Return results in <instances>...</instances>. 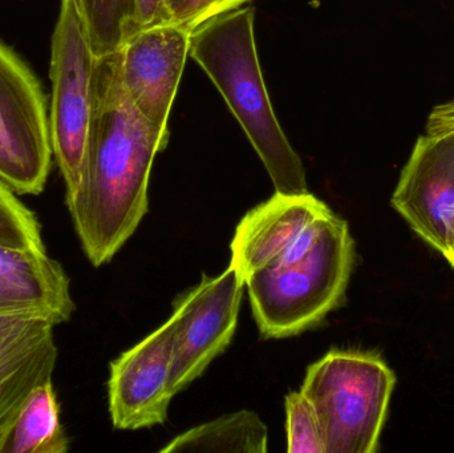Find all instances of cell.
Listing matches in <instances>:
<instances>
[{
    "mask_svg": "<svg viewBox=\"0 0 454 453\" xmlns=\"http://www.w3.org/2000/svg\"><path fill=\"white\" fill-rule=\"evenodd\" d=\"M175 340L170 318L112 362L108 401L114 428L140 430L165 423L175 396L170 390Z\"/></svg>",
    "mask_w": 454,
    "mask_h": 453,
    "instance_id": "8",
    "label": "cell"
},
{
    "mask_svg": "<svg viewBox=\"0 0 454 453\" xmlns=\"http://www.w3.org/2000/svg\"><path fill=\"white\" fill-rule=\"evenodd\" d=\"M18 194L0 181V245L16 249L45 250L42 225Z\"/></svg>",
    "mask_w": 454,
    "mask_h": 453,
    "instance_id": "17",
    "label": "cell"
},
{
    "mask_svg": "<svg viewBox=\"0 0 454 453\" xmlns=\"http://www.w3.org/2000/svg\"><path fill=\"white\" fill-rule=\"evenodd\" d=\"M354 263L348 223L330 210L245 279L261 334L280 340L322 324L343 302Z\"/></svg>",
    "mask_w": 454,
    "mask_h": 453,
    "instance_id": "2",
    "label": "cell"
},
{
    "mask_svg": "<svg viewBox=\"0 0 454 453\" xmlns=\"http://www.w3.org/2000/svg\"><path fill=\"white\" fill-rule=\"evenodd\" d=\"M56 324L44 316L0 314V433L26 396L52 379Z\"/></svg>",
    "mask_w": 454,
    "mask_h": 453,
    "instance_id": "12",
    "label": "cell"
},
{
    "mask_svg": "<svg viewBox=\"0 0 454 453\" xmlns=\"http://www.w3.org/2000/svg\"><path fill=\"white\" fill-rule=\"evenodd\" d=\"M69 439L60 422L52 379L37 385L0 433V453H66Z\"/></svg>",
    "mask_w": 454,
    "mask_h": 453,
    "instance_id": "14",
    "label": "cell"
},
{
    "mask_svg": "<svg viewBox=\"0 0 454 453\" xmlns=\"http://www.w3.org/2000/svg\"><path fill=\"white\" fill-rule=\"evenodd\" d=\"M395 385L372 353L333 350L311 364L301 393L314 407L325 453L378 451Z\"/></svg>",
    "mask_w": 454,
    "mask_h": 453,
    "instance_id": "4",
    "label": "cell"
},
{
    "mask_svg": "<svg viewBox=\"0 0 454 453\" xmlns=\"http://www.w3.org/2000/svg\"><path fill=\"white\" fill-rule=\"evenodd\" d=\"M445 260L454 268V220L450 226V236H448V247L444 254Z\"/></svg>",
    "mask_w": 454,
    "mask_h": 453,
    "instance_id": "22",
    "label": "cell"
},
{
    "mask_svg": "<svg viewBox=\"0 0 454 453\" xmlns=\"http://www.w3.org/2000/svg\"><path fill=\"white\" fill-rule=\"evenodd\" d=\"M245 282L229 266L215 278L202 276L173 302L176 340L170 390L178 394L226 350L237 329Z\"/></svg>",
    "mask_w": 454,
    "mask_h": 453,
    "instance_id": "7",
    "label": "cell"
},
{
    "mask_svg": "<svg viewBox=\"0 0 454 453\" xmlns=\"http://www.w3.org/2000/svg\"><path fill=\"white\" fill-rule=\"evenodd\" d=\"M254 20L253 7L209 19L192 31L189 55L220 90L263 162L275 193H309L303 162L283 132L267 93Z\"/></svg>",
    "mask_w": 454,
    "mask_h": 453,
    "instance_id": "3",
    "label": "cell"
},
{
    "mask_svg": "<svg viewBox=\"0 0 454 453\" xmlns=\"http://www.w3.org/2000/svg\"><path fill=\"white\" fill-rule=\"evenodd\" d=\"M172 13L165 0H135L136 34L172 20Z\"/></svg>",
    "mask_w": 454,
    "mask_h": 453,
    "instance_id": "20",
    "label": "cell"
},
{
    "mask_svg": "<svg viewBox=\"0 0 454 453\" xmlns=\"http://www.w3.org/2000/svg\"><path fill=\"white\" fill-rule=\"evenodd\" d=\"M168 136L133 105L121 80L120 51L96 58L93 103L82 180L66 197L82 250L95 268L109 262L148 212V185Z\"/></svg>",
    "mask_w": 454,
    "mask_h": 453,
    "instance_id": "1",
    "label": "cell"
},
{
    "mask_svg": "<svg viewBox=\"0 0 454 453\" xmlns=\"http://www.w3.org/2000/svg\"><path fill=\"white\" fill-rule=\"evenodd\" d=\"M52 156L42 85L0 42V181L15 194L36 196L44 191Z\"/></svg>",
    "mask_w": 454,
    "mask_h": 453,
    "instance_id": "6",
    "label": "cell"
},
{
    "mask_svg": "<svg viewBox=\"0 0 454 453\" xmlns=\"http://www.w3.org/2000/svg\"><path fill=\"white\" fill-rule=\"evenodd\" d=\"M286 415L288 453H325L314 407L301 391L286 398Z\"/></svg>",
    "mask_w": 454,
    "mask_h": 453,
    "instance_id": "18",
    "label": "cell"
},
{
    "mask_svg": "<svg viewBox=\"0 0 454 453\" xmlns=\"http://www.w3.org/2000/svg\"><path fill=\"white\" fill-rule=\"evenodd\" d=\"M165 2H167L168 8H169L170 13H172L173 16L176 11L185 3V0H165Z\"/></svg>",
    "mask_w": 454,
    "mask_h": 453,
    "instance_id": "23",
    "label": "cell"
},
{
    "mask_svg": "<svg viewBox=\"0 0 454 453\" xmlns=\"http://www.w3.org/2000/svg\"><path fill=\"white\" fill-rule=\"evenodd\" d=\"M248 2L251 0H185L176 11L172 20L193 31L209 19L238 10Z\"/></svg>",
    "mask_w": 454,
    "mask_h": 453,
    "instance_id": "19",
    "label": "cell"
},
{
    "mask_svg": "<svg viewBox=\"0 0 454 453\" xmlns=\"http://www.w3.org/2000/svg\"><path fill=\"white\" fill-rule=\"evenodd\" d=\"M161 452L264 453L267 428L254 412H234L181 433Z\"/></svg>",
    "mask_w": 454,
    "mask_h": 453,
    "instance_id": "15",
    "label": "cell"
},
{
    "mask_svg": "<svg viewBox=\"0 0 454 453\" xmlns=\"http://www.w3.org/2000/svg\"><path fill=\"white\" fill-rule=\"evenodd\" d=\"M330 207L311 193H275L251 209L235 229L231 266L245 279L290 247Z\"/></svg>",
    "mask_w": 454,
    "mask_h": 453,
    "instance_id": "11",
    "label": "cell"
},
{
    "mask_svg": "<svg viewBox=\"0 0 454 453\" xmlns=\"http://www.w3.org/2000/svg\"><path fill=\"white\" fill-rule=\"evenodd\" d=\"M95 58L111 55L136 35L135 0H74Z\"/></svg>",
    "mask_w": 454,
    "mask_h": 453,
    "instance_id": "16",
    "label": "cell"
},
{
    "mask_svg": "<svg viewBox=\"0 0 454 453\" xmlns=\"http://www.w3.org/2000/svg\"><path fill=\"white\" fill-rule=\"evenodd\" d=\"M192 31L170 20L133 35L121 55V80L138 113L169 137L168 121L191 48Z\"/></svg>",
    "mask_w": 454,
    "mask_h": 453,
    "instance_id": "10",
    "label": "cell"
},
{
    "mask_svg": "<svg viewBox=\"0 0 454 453\" xmlns=\"http://www.w3.org/2000/svg\"><path fill=\"white\" fill-rule=\"evenodd\" d=\"M426 129L429 135L454 133V100L442 104L431 112Z\"/></svg>",
    "mask_w": 454,
    "mask_h": 453,
    "instance_id": "21",
    "label": "cell"
},
{
    "mask_svg": "<svg viewBox=\"0 0 454 453\" xmlns=\"http://www.w3.org/2000/svg\"><path fill=\"white\" fill-rule=\"evenodd\" d=\"M96 58L74 0H60L51 45L50 130L66 197L79 188L93 103Z\"/></svg>",
    "mask_w": 454,
    "mask_h": 453,
    "instance_id": "5",
    "label": "cell"
},
{
    "mask_svg": "<svg viewBox=\"0 0 454 453\" xmlns=\"http://www.w3.org/2000/svg\"><path fill=\"white\" fill-rule=\"evenodd\" d=\"M391 204L444 257L454 220V133H426L418 138Z\"/></svg>",
    "mask_w": 454,
    "mask_h": 453,
    "instance_id": "9",
    "label": "cell"
},
{
    "mask_svg": "<svg viewBox=\"0 0 454 453\" xmlns=\"http://www.w3.org/2000/svg\"><path fill=\"white\" fill-rule=\"evenodd\" d=\"M74 311L71 282L45 250L0 245V314L44 316L58 326Z\"/></svg>",
    "mask_w": 454,
    "mask_h": 453,
    "instance_id": "13",
    "label": "cell"
}]
</instances>
